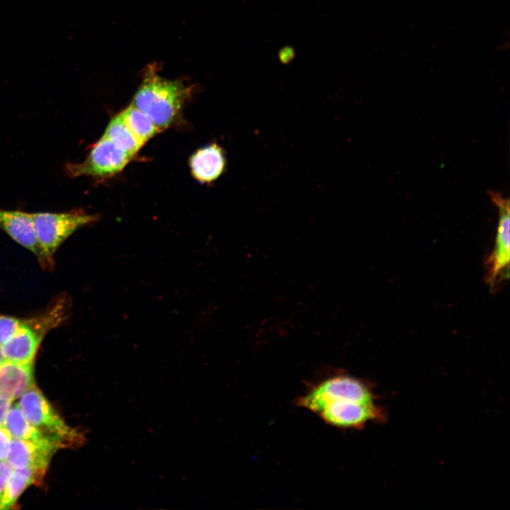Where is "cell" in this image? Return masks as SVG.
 <instances>
[{"instance_id":"cell-1","label":"cell","mask_w":510,"mask_h":510,"mask_svg":"<svg viewBox=\"0 0 510 510\" xmlns=\"http://www.w3.org/2000/svg\"><path fill=\"white\" fill-rule=\"evenodd\" d=\"M191 92V89L181 81L162 77L152 64L147 69L132 104L163 130L176 120Z\"/></svg>"},{"instance_id":"cell-2","label":"cell","mask_w":510,"mask_h":510,"mask_svg":"<svg viewBox=\"0 0 510 510\" xmlns=\"http://www.w3.org/2000/svg\"><path fill=\"white\" fill-rule=\"evenodd\" d=\"M368 382L346 373H335L312 383L297 400L298 406L322 416L354 402L375 403Z\"/></svg>"},{"instance_id":"cell-3","label":"cell","mask_w":510,"mask_h":510,"mask_svg":"<svg viewBox=\"0 0 510 510\" xmlns=\"http://www.w3.org/2000/svg\"><path fill=\"white\" fill-rule=\"evenodd\" d=\"M69 309L68 297L62 295L39 315L22 319L14 334L1 345L4 359L19 363H34L42 339L67 320Z\"/></svg>"},{"instance_id":"cell-4","label":"cell","mask_w":510,"mask_h":510,"mask_svg":"<svg viewBox=\"0 0 510 510\" xmlns=\"http://www.w3.org/2000/svg\"><path fill=\"white\" fill-rule=\"evenodd\" d=\"M18 404L31 424L63 448L80 446L85 442L83 433L64 421L35 385L19 397Z\"/></svg>"},{"instance_id":"cell-5","label":"cell","mask_w":510,"mask_h":510,"mask_svg":"<svg viewBox=\"0 0 510 510\" xmlns=\"http://www.w3.org/2000/svg\"><path fill=\"white\" fill-rule=\"evenodd\" d=\"M32 216L38 242L47 260L53 267V256L60 245L74 232L98 220L97 215L80 210L35 212Z\"/></svg>"},{"instance_id":"cell-6","label":"cell","mask_w":510,"mask_h":510,"mask_svg":"<svg viewBox=\"0 0 510 510\" xmlns=\"http://www.w3.org/2000/svg\"><path fill=\"white\" fill-rule=\"evenodd\" d=\"M132 158L103 135L84 161L66 164L65 171L71 177L107 178L121 171Z\"/></svg>"},{"instance_id":"cell-7","label":"cell","mask_w":510,"mask_h":510,"mask_svg":"<svg viewBox=\"0 0 510 510\" xmlns=\"http://www.w3.org/2000/svg\"><path fill=\"white\" fill-rule=\"evenodd\" d=\"M489 195L499 210V222L492 253L487 259V280L493 285L496 280L509 277V200L499 193L489 191Z\"/></svg>"},{"instance_id":"cell-8","label":"cell","mask_w":510,"mask_h":510,"mask_svg":"<svg viewBox=\"0 0 510 510\" xmlns=\"http://www.w3.org/2000/svg\"><path fill=\"white\" fill-rule=\"evenodd\" d=\"M0 229L16 242L32 252L45 269L52 266L47 260L38 242L32 213L0 209Z\"/></svg>"},{"instance_id":"cell-9","label":"cell","mask_w":510,"mask_h":510,"mask_svg":"<svg viewBox=\"0 0 510 510\" xmlns=\"http://www.w3.org/2000/svg\"><path fill=\"white\" fill-rule=\"evenodd\" d=\"M60 448H63L62 444L54 439L30 441L13 438L7 461L13 469H47L52 456Z\"/></svg>"},{"instance_id":"cell-10","label":"cell","mask_w":510,"mask_h":510,"mask_svg":"<svg viewBox=\"0 0 510 510\" xmlns=\"http://www.w3.org/2000/svg\"><path fill=\"white\" fill-rule=\"evenodd\" d=\"M34 363L4 361L0 363V397L13 401L35 385Z\"/></svg>"},{"instance_id":"cell-11","label":"cell","mask_w":510,"mask_h":510,"mask_svg":"<svg viewBox=\"0 0 510 510\" xmlns=\"http://www.w3.org/2000/svg\"><path fill=\"white\" fill-rule=\"evenodd\" d=\"M225 166V153L215 143L198 149L190 159L193 177L203 183L216 180L222 174Z\"/></svg>"},{"instance_id":"cell-12","label":"cell","mask_w":510,"mask_h":510,"mask_svg":"<svg viewBox=\"0 0 510 510\" xmlns=\"http://www.w3.org/2000/svg\"><path fill=\"white\" fill-rule=\"evenodd\" d=\"M46 470L36 468L13 469L1 500L0 509H11L26 489L42 481Z\"/></svg>"},{"instance_id":"cell-13","label":"cell","mask_w":510,"mask_h":510,"mask_svg":"<svg viewBox=\"0 0 510 510\" xmlns=\"http://www.w3.org/2000/svg\"><path fill=\"white\" fill-rule=\"evenodd\" d=\"M2 424L15 438L30 441L53 439L44 435L30 423L18 403L10 407Z\"/></svg>"},{"instance_id":"cell-14","label":"cell","mask_w":510,"mask_h":510,"mask_svg":"<svg viewBox=\"0 0 510 510\" xmlns=\"http://www.w3.org/2000/svg\"><path fill=\"white\" fill-rule=\"evenodd\" d=\"M118 115L130 131L142 145L159 132L152 120L144 112L132 104Z\"/></svg>"},{"instance_id":"cell-15","label":"cell","mask_w":510,"mask_h":510,"mask_svg":"<svg viewBox=\"0 0 510 510\" xmlns=\"http://www.w3.org/2000/svg\"><path fill=\"white\" fill-rule=\"evenodd\" d=\"M103 135L132 157L143 146L130 131L119 115L110 121Z\"/></svg>"},{"instance_id":"cell-16","label":"cell","mask_w":510,"mask_h":510,"mask_svg":"<svg viewBox=\"0 0 510 510\" xmlns=\"http://www.w3.org/2000/svg\"><path fill=\"white\" fill-rule=\"evenodd\" d=\"M22 319L0 314V343L1 345L16 332Z\"/></svg>"},{"instance_id":"cell-17","label":"cell","mask_w":510,"mask_h":510,"mask_svg":"<svg viewBox=\"0 0 510 510\" xmlns=\"http://www.w3.org/2000/svg\"><path fill=\"white\" fill-rule=\"evenodd\" d=\"M13 437L6 427L0 425V460H7Z\"/></svg>"},{"instance_id":"cell-18","label":"cell","mask_w":510,"mask_h":510,"mask_svg":"<svg viewBox=\"0 0 510 510\" xmlns=\"http://www.w3.org/2000/svg\"><path fill=\"white\" fill-rule=\"evenodd\" d=\"M13 470L7 460H0V502Z\"/></svg>"},{"instance_id":"cell-19","label":"cell","mask_w":510,"mask_h":510,"mask_svg":"<svg viewBox=\"0 0 510 510\" xmlns=\"http://www.w3.org/2000/svg\"><path fill=\"white\" fill-rule=\"evenodd\" d=\"M11 402L12 401L0 397V425L3 424Z\"/></svg>"},{"instance_id":"cell-20","label":"cell","mask_w":510,"mask_h":510,"mask_svg":"<svg viewBox=\"0 0 510 510\" xmlns=\"http://www.w3.org/2000/svg\"><path fill=\"white\" fill-rule=\"evenodd\" d=\"M4 361H5V359L4 358L3 353H2V346H1V344L0 343V363H1Z\"/></svg>"}]
</instances>
